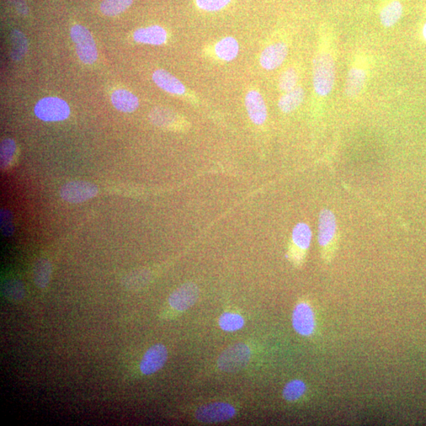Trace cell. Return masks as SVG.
Instances as JSON below:
<instances>
[{"label": "cell", "mask_w": 426, "mask_h": 426, "mask_svg": "<svg viewBox=\"0 0 426 426\" xmlns=\"http://www.w3.org/2000/svg\"><path fill=\"white\" fill-rule=\"evenodd\" d=\"M339 234L337 217L329 210L324 209L319 216L318 244L323 262L331 263L337 254Z\"/></svg>", "instance_id": "obj_2"}, {"label": "cell", "mask_w": 426, "mask_h": 426, "mask_svg": "<svg viewBox=\"0 0 426 426\" xmlns=\"http://www.w3.org/2000/svg\"><path fill=\"white\" fill-rule=\"evenodd\" d=\"M16 9L19 10V12L21 14H27L28 9L24 0H12Z\"/></svg>", "instance_id": "obj_33"}, {"label": "cell", "mask_w": 426, "mask_h": 426, "mask_svg": "<svg viewBox=\"0 0 426 426\" xmlns=\"http://www.w3.org/2000/svg\"><path fill=\"white\" fill-rule=\"evenodd\" d=\"M423 35L425 40L426 41V23H425L423 26Z\"/></svg>", "instance_id": "obj_34"}, {"label": "cell", "mask_w": 426, "mask_h": 426, "mask_svg": "<svg viewBox=\"0 0 426 426\" xmlns=\"http://www.w3.org/2000/svg\"><path fill=\"white\" fill-rule=\"evenodd\" d=\"M37 118L45 122L65 120L70 115V106L66 101L58 98H45L37 102L34 108Z\"/></svg>", "instance_id": "obj_7"}, {"label": "cell", "mask_w": 426, "mask_h": 426, "mask_svg": "<svg viewBox=\"0 0 426 426\" xmlns=\"http://www.w3.org/2000/svg\"><path fill=\"white\" fill-rule=\"evenodd\" d=\"M168 359V351L166 347L161 344L152 346L145 355L143 356L140 363V370L144 375H152L161 370Z\"/></svg>", "instance_id": "obj_11"}, {"label": "cell", "mask_w": 426, "mask_h": 426, "mask_svg": "<svg viewBox=\"0 0 426 426\" xmlns=\"http://www.w3.org/2000/svg\"><path fill=\"white\" fill-rule=\"evenodd\" d=\"M245 324V320L236 313L227 312L223 313L219 319V326L223 331L236 332L243 328Z\"/></svg>", "instance_id": "obj_24"}, {"label": "cell", "mask_w": 426, "mask_h": 426, "mask_svg": "<svg viewBox=\"0 0 426 426\" xmlns=\"http://www.w3.org/2000/svg\"><path fill=\"white\" fill-rule=\"evenodd\" d=\"M304 98V89L296 87L282 96L278 102L279 109L282 113H291L302 104Z\"/></svg>", "instance_id": "obj_19"}, {"label": "cell", "mask_w": 426, "mask_h": 426, "mask_svg": "<svg viewBox=\"0 0 426 426\" xmlns=\"http://www.w3.org/2000/svg\"><path fill=\"white\" fill-rule=\"evenodd\" d=\"M167 32L161 26L151 25L135 32L134 39L138 43L152 45H161L167 41Z\"/></svg>", "instance_id": "obj_15"}, {"label": "cell", "mask_w": 426, "mask_h": 426, "mask_svg": "<svg viewBox=\"0 0 426 426\" xmlns=\"http://www.w3.org/2000/svg\"><path fill=\"white\" fill-rule=\"evenodd\" d=\"M3 292L5 297L12 301H20L25 295V287L19 280H9L3 285Z\"/></svg>", "instance_id": "obj_27"}, {"label": "cell", "mask_w": 426, "mask_h": 426, "mask_svg": "<svg viewBox=\"0 0 426 426\" xmlns=\"http://www.w3.org/2000/svg\"><path fill=\"white\" fill-rule=\"evenodd\" d=\"M98 188L87 181H71L62 186L61 198L70 203L78 204L94 198L98 194Z\"/></svg>", "instance_id": "obj_9"}, {"label": "cell", "mask_w": 426, "mask_h": 426, "mask_svg": "<svg viewBox=\"0 0 426 426\" xmlns=\"http://www.w3.org/2000/svg\"><path fill=\"white\" fill-rule=\"evenodd\" d=\"M403 5L399 0H388L381 8L379 18L383 27L391 28L401 19Z\"/></svg>", "instance_id": "obj_17"}, {"label": "cell", "mask_w": 426, "mask_h": 426, "mask_svg": "<svg viewBox=\"0 0 426 426\" xmlns=\"http://www.w3.org/2000/svg\"><path fill=\"white\" fill-rule=\"evenodd\" d=\"M12 57L13 60L19 61L21 60L28 50V43L25 36L21 31L14 30L12 33Z\"/></svg>", "instance_id": "obj_25"}, {"label": "cell", "mask_w": 426, "mask_h": 426, "mask_svg": "<svg viewBox=\"0 0 426 426\" xmlns=\"http://www.w3.org/2000/svg\"><path fill=\"white\" fill-rule=\"evenodd\" d=\"M215 52L218 58L226 62H231L236 58L239 53V44L236 38L227 36L215 45Z\"/></svg>", "instance_id": "obj_20"}, {"label": "cell", "mask_w": 426, "mask_h": 426, "mask_svg": "<svg viewBox=\"0 0 426 426\" xmlns=\"http://www.w3.org/2000/svg\"><path fill=\"white\" fill-rule=\"evenodd\" d=\"M367 76L368 72L366 67L359 61L355 63L350 67L346 80L345 93L349 98L359 97L365 87Z\"/></svg>", "instance_id": "obj_12"}, {"label": "cell", "mask_w": 426, "mask_h": 426, "mask_svg": "<svg viewBox=\"0 0 426 426\" xmlns=\"http://www.w3.org/2000/svg\"><path fill=\"white\" fill-rule=\"evenodd\" d=\"M335 82V60L330 49L329 42L321 47L313 62V84L320 97H327L332 93Z\"/></svg>", "instance_id": "obj_1"}, {"label": "cell", "mask_w": 426, "mask_h": 426, "mask_svg": "<svg viewBox=\"0 0 426 426\" xmlns=\"http://www.w3.org/2000/svg\"><path fill=\"white\" fill-rule=\"evenodd\" d=\"M307 390L306 383L300 379L289 381L284 388L283 397L287 402L294 403L304 396Z\"/></svg>", "instance_id": "obj_22"}, {"label": "cell", "mask_w": 426, "mask_h": 426, "mask_svg": "<svg viewBox=\"0 0 426 426\" xmlns=\"http://www.w3.org/2000/svg\"><path fill=\"white\" fill-rule=\"evenodd\" d=\"M149 278L146 271H136L125 277L124 284L128 289H137L146 284Z\"/></svg>", "instance_id": "obj_30"}, {"label": "cell", "mask_w": 426, "mask_h": 426, "mask_svg": "<svg viewBox=\"0 0 426 426\" xmlns=\"http://www.w3.org/2000/svg\"><path fill=\"white\" fill-rule=\"evenodd\" d=\"M236 414V409L232 404L215 402L203 405L195 412V418L202 423H220L231 420Z\"/></svg>", "instance_id": "obj_8"}, {"label": "cell", "mask_w": 426, "mask_h": 426, "mask_svg": "<svg viewBox=\"0 0 426 426\" xmlns=\"http://www.w3.org/2000/svg\"><path fill=\"white\" fill-rule=\"evenodd\" d=\"M251 349L244 343L234 344L223 351L218 359L217 366L225 372H236L245 368L251 359Z\"/></svg>", "instance_id": "obj_5"}, {"label": "cell", "mask_w": 426, "mask_h": 426, "mask_svg": "<svg viewBox=\"0 0 426 426\" xmlns=\"http://www.w3.org/2000/svg\"><path fill=\"white\" fill-rule=\"evenodd\" d=\"M245 105L250 120L256 125H262L267 119L268 111L265 101L257 90H251L246 95Z\"/></svg>", "instance_id": "obj_14"}, {"label": "cell", "mask_w": 426, "mask_h": 426, "mask_svg": "<svg viewBox=\"0 0 426 426\" xmlns=\"http://www.w3.org/2000/svg\"><path fill=\"white\" fill-rule=\"evenodd\" d=\"M312 241V231L306 223H300L293 229L291 241L287 252L290 262L297 268L305 263Z\"/></svg>", "instance_id": "obj_4"}, {"label": "cell", "mask_w": 426, "mask_h": 426, "mask_svg": "<svg viewBox=\"0 0 426 426\" xmlns=\"http://www.w3.org/2000/svg\"><path fill=\"white\" fill-rule=\"evenodd\" d=\"M199 293V287L191 282L181 285L169 296V306L175 311L185 312L198 301Z\"/></svg>", "instance_id": "obj_10"}, {"label": "cell", "mask_w": 426, "mask_h": 426, "mask_svg": "<svg viewBox=\"0 0 426 426\" xmlns=\"http://www.w3.org/2000/svg\"><path fill=\"white\" fill-rule=\"evenodd\" d=\"M16 151V144L12 139L7 138L1 142V151H0V162L1 168L5 169L12 162Z\"/></svg>", "instance_id": "obj_29"}, {"label": "cell", "mask_w": 426, "mask_h": 426, "mask_svg": "<svg viewBox=\"0 0 426 426\" xmlns=\"http://www.w3.org/2000/svg\"><path fill=\"white\" fill-rule=\"evenodd\" d=\"M289 54V47L284 42L275 43L266 47L260 56V64L265 70L273 71L280 67Z\"/></svg>", "instance_id": "obj_13"}, {"label": "cell", "mask_w": 426, "mask_h": 426, "mask_svg": "<svg viewBox=\"0 0 426 426\" xmlns=\"http://www.w3.org/2000/svg\"><path fill=\"white\" fill-rule=\"evenodd\" d=\"M149 119L154 125L159 127H169L177 121V115L169 109L157 108L151 111Z\"/></svg>", "instance_id": "obj_23"}, {"label": "cell", "mask_w": 426, "mask_h": 426, "mask_svg": "<svg viewBox=\"0 0 426 426\" xmlns=\"http://www.w3.org/2000/svg\"><path fill=\"white\" fill-rule=\"evenodd\" d=\"M0 217H1V228L3 234L7 237L12 236L14 231L12 213L7 210H2Z\"/></svg>", "instance_id": "obj_32"}, {"label": "cell", "mask_w": 426, "mask_h": 426, "mask_svg": "<svg viewBox=\"0 0 426 426\" xmlns=\"http://www.w3.org/2000/svg\"><path fill=\"white\" fill-rule=\"evenodd\" d=\"M153 79L157 87L165 92L175 95H182L186 91L184 85L177 78H175L172 74L166 71H156L153 74Z\"/></svg>", "instance_id": "obj_16"}, {"label": "cell", "mask_w": 426, "mask_h": 426, "mask_svg": "<svg viewBox=\"0 0 426 426\" xmlns=\"http://www.w3.org/2000/svg\"><path fill=\"white\" fill-rule=\"evenodd\" d=\"M298 76L295 69H287L281 74L279 80V87L281 91L289 92L297 87Z\"/></svg>", "instance_id": "obj_28"}, {"label": "cell", "mask_w": 426, "mask_h": 426, "mask_svg": "<svg viewBox=\"0 0 426 426\" xmlns=\"http://www.w3.org/2000/svg\"><path fill=\"white\" fill-rule=\"evenodd\" d=\"M52 273V266L49 260L41 258L36 262L34 269V280L36 286L44 289L49 285Z\"/></svg>", "instance_id": "obj_21"}, {"label": "cell", "mask_w": 426, "mask_h": 426, "mask_svg": "<svg viewBox=\"0 0 426 426\" xmlns=\"http://www.w3.org/2000/svg\"><path fill=\"white\" fill-rule=\"evenodd\" d=\"M133 0H104L100 4V10L106 16L118 15L130 8Z\"/></svg>", "instance_id": "obj_26"}, {"label": "cell", "mask_w": 426, "mask_h": 426, "mask_svg": "<svg viewBox=\"0 0 426 426\" xmlns=\"http://www.w3.org/2000/svg\"><path fill=\"white\" fill-rule=\"evenodd\" d=\"M71 39L76 46L77 54L85 64H93L98 60L97 45L87 28L81 25H74L71 30Z\"/></svg>", "instance_id": "obj_6"}, {"label": "cell", "mask_w": 426, "mask_h": 426, "mask_svg": "<svg viewBox=\"0 0 426 426\" xmlns=\"http://www.w3.org/2000/svg\"><path fill=\"white\" fill-rule=\"evenodd\" d=\"M292 326L302 337H315L318 332V320L315 309L308 298L297 302L292 313Z\"/></svg>", "instance_id": "obj_3"}, {"label": "cell", "mask_w": 426, "mask_h": 426, "mask_svg": "<svg viewBox=\"0 0 426 426\" xmlns=\"http://www.w3.org/2000/svg\"><path fill=\"white\" fill-rule=\"evenodd\" d=\"M195 2L201 10L214 12L226 8L232 0H195Z\"/></svg>", "instance_id": "obj_31"}, {"label": "cell", "mask_w": 426, "mask_h": 426, "mask_svg": "<svg viewBox=\"0 0 426 426\" xmlns=\"http://www.w3.org/2000/svg\"><path fill=\"white\" fill-rule=\"evenodd\" d=\"M111 102L117 110L130 113L138 108V99L135 95L126 89H118L111 95Z\"/></svg>", "instance_id": "obj_18"}]
</instances>
